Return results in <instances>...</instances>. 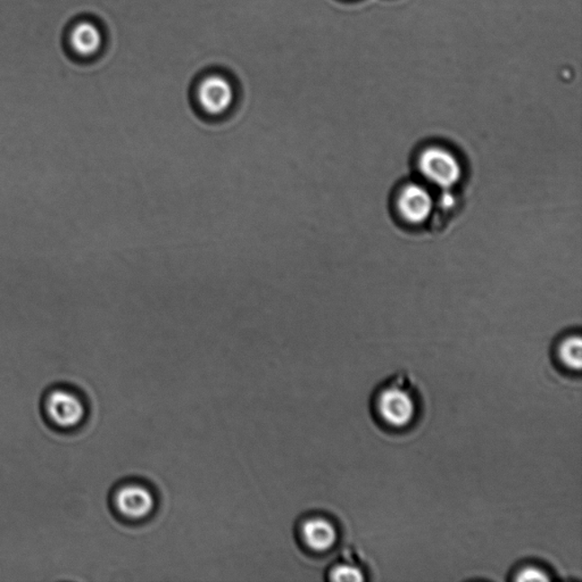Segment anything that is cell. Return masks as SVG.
Masks as SVG:
<instances>
[{
	"label": "cell",
	"mask_w": 582,
	"mask_h": 582,
	"mask_svg": "<svg viewBox=\"0 0 582 582\" xmlns=\"http://www.w3.org/2000/svg\"><path fill=\"white\" fill-rule=\"evenodd\" d=\"M416 169L425 183L446 192L459 184L463 175L460 159L441 145H430L421 149L416 158Z\"/></svg>",
	"instance_id": "cell-3"
},
{
	"label": "cell",
	"mask_w": 582,
	"mask_h": 582,
	"mask_svg": "<svg viewBox=\"0 0 582 582\" xmlns=\"http://www.w3.org/2000/svg\"><path fill=\"white\" fill-rule=\"evenodd\" d=\"M196 97L201 113L214 119L227 115L236 101L234 87L221 76H210L202 80Z\"/></svg>",
	"instance_id": "cell-5"
},
{
	"label": "cell",
	"mask_w": 582,
	"mask_h": 582,
	"mask_svg": "<svg viewBox=\"0 0 582 582\" xmlns=\"http://www.w3.org/2000/svg\"><path fill=\"white\" fill-rule=\"evenodd\" d=\"M394 210L404 224L419 227L429 221L434 200L429 189L420 183H405L395 192Z\"/></svg>",
	"instance_id": "cell-4"
},
{
	"label": "cell",
	"mask_w": 582,
	"mask_h": 582,
	"mask_svg": "<svg viewBox=\"0 0 582 582\" xmlns=\"http://www.w3.org/2000/svg\"><path fill=\"white\" fill-rule=\"evenodd\" d=\"M516 581H549L551 577L544 569L536 566H524L517 570L515 576Z\"/></svg>",
	"instance_id": "cell-11"
},
{
	"label": "cell",
	"mask_w": 582,
	"mask_h": 582,
	"mask_svg": "<svg viewBox=\"0 0 582 582\" xmlns=\"http://www.w3.org/2000/svg\"><path fill=\"white\" fill-rule=\"evenodd\" d=\"M300 537L305 546L316 553H326L338 542V529L325 516H312L300 525Z\"/></svg>",
	"instance_id": "cell-7"
},
{
	"label": "cell",
	"mask_w": 582,
	"mask_h": 582,
	"mask_svg": "<svg viewBox=\"0 0 582 582\" xmlns=\"http://www.w3.org/2000/svg\"><path fill=\"white\" fill-rule=\"evenodd\" d=\"M40 407L46 424L60 433L79 429L88 416L84 396L70 385L49 388L42 396Z\"/></svg>",
	"instance_id": "cell-2"
},
{
	"label": "cell",
	"mask_w": 582,
	"mask_h": 582,
	"mask_svg": "<svg viewBox=\"0 0 582 582\" xmlns=\"http://www.w3.org/2000/svg\"><path fill=\"white\" fill-rule=\"evenodd\" d=\"M373 409L378 420L387 428H407L419 413L414 382L405 374H398L383 382L374 396Z\"/></svg>",
	"instance_id": "cell-1"
},
{
	"label": "cell",
	"mask_w": 582,
	"mask_h": 582,
	"mask_svg": "<svg viewBox=\"0 0 582 582\" xmlns=\"http://www.w3.org/2000/svg\"><path fill=\"white\" fill-rule=\"evenodd\" d=\"M556 356L560 364L569 371L579 372L582 362V344L579 335H569L556 348Z\"/></svg>",
	"instance_id": "cell-9"
},
{
	"label": "cell",
	"mask_w": 582,
	"mask_h": 582,
	"mask_svg": "<svg viewBox=\"0 0 582 582\" xmlns=\"http://www.w3.org/2000/svg\"><path fill=\"white\" fill-rule=\"evenodd\" d=\"M67 41L72 54L81 58H90L101 51L103 38L97 24L89 20H81L68 29Z\"/></svg>",
	"instance_id": "cell-8"
},
{
	"label": "cell",
	"mask_w": 582,
	"mask_h": 582,
	"mask_svg": "<svg viewBox=\"0 0 582 582\" xmlns=\"http://www.w3.org/2000/svg\"><path fill=\"white\" fill-rule=\"evenodd\" d=\"M114 506L120 515L129 520H141L152 515L155 497L148 487L129 484L120 487L113 497Z\"/></svg>",
	"instance_id": "cell-6"
},
{
	"label": "cell",
	"mask_w": 582,
	"mask_h": 582,
	"mask_svg": "<svg viewBox=\"0 0 582 582\" xmlns=\"http://www.w3.org/2000/svg\"><path fill=\"white\" fill-rule=\"evenodd\" d=\"M329 579L332 581H352L359 582L366 579L363 568L361 567L356 556L353 559H345L342 562L332 567L329 572Z\"/></svg>",
	"instance_id": "cell-10"
}]
</instances>
